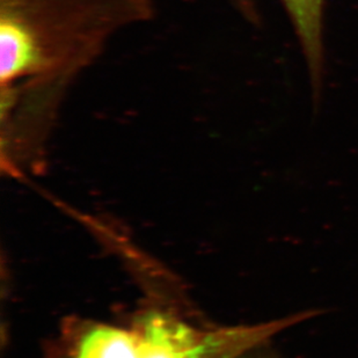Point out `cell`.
I'll return each mask as SVG.
<instances>
[{
	"instance_id": "1",
	"label": "cell",
	"mask_w": 358,
	"mask_h": 358,
	"mask_svg": "<svg viewBox=\"0 0 358 358\" xmlns=\"http://www.w3.org/2000/svg\"><path fill=\"white\" fill-rule=\"evenodd\" d=\"M153 15L155 0H0L1 138L43 148L70 86Z\"/></svg>"
},
{
	"instance_id": "2",
	"label": "cell",
	"mask_w": 358,
	"mask_h": 358,
	"mask_svg": "<svg viewBox=\"0 0 358 358\" xmlns=\"http://www.w3.org/2000/svg\"><path fill=\"white\" fill-rule=\"evenodd\" d=\"M310 311L252 326H204L174 308L146 306L124 324L72 317L62 324L47 358H240Z\"/></svg>"
},
{
	"instance_id": "3",
	"label": "cell",
	"mask_w": 358,
	"mask_h": 358,
	"mask_svg": "<svg viewBox=\"0 0 358 358\" xmlns=\"http://www.w3.org/2000/svg\"><path fill=\"white\" fill-rule=\"evenodd\" d=\"M304 55L315 99L324 80V19L326 0H280Z\"/></svg>"
},
{
	"instance_id": "4",
	"label": "cell",
	"mask_w": 358,
	"mask_h": 358,
	"mask_svg": "<svg viewBox=\"0 0 358 358\" xmlns=\"http://www.w3.org/2000/svg\"><path fill=\"white\" fill-rule=\"evenodd\" d=\"M255 358H275L273 356L264 355V356H257Z\"/></svg>"
}]
</instances>
